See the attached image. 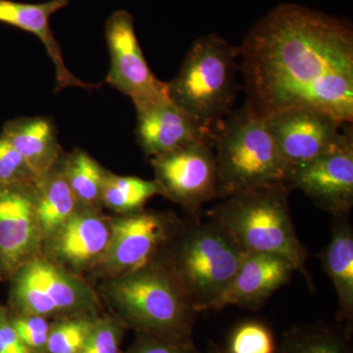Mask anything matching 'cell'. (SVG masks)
I'll return each mask as SVG.
<instances>
[{"label":"cell","instance_id":"cell-1","mask_svg":"<svg viewBox=\"0 0 353 353\" xmlns=\"http://www.w3.org/2000/svg\"><path fill=\"white\" fill-rule=\"evenodd\" d=\"M239 50L246 106L259 117L306 108L352 124L350 21L299 4H280L255 23Z\"/></svg>","mask_w":353,"mask_h":353},{"label":"cell","instance_id":"cell-2","mask_svg":"<svg viewBox=\"0 0 353 353\" xmlns=\"http://www.w3.org/2000/svg\"><path fill=\"white\" fill-rule=\"evenodd\" d=\"M245 253H268L289 260L311 283L308 252L290 217L289 187L268 185L225 197L209 213Z\"/></svg>","mask_w":353,"mask_h":353},{"label":"cell","instance_id":"cell-3","mask_svg":"<svg viewBox=\"0 0 353 353\" xmlns=\"http://www.w3.org/2000/svg\"><path fill=\"white\" fill-rule=\"evenodd\" d=\"M245 254L214 220H196L181 224L159 260L201 313L226 289Z\"/></svg>","mask_w":353,"mask_h":353},{"label":"cell","instance_id":"cell-4","mask_svg":"<svg viewBox=\"0 0 353 353\" xmlns=\"http://www.w3.org/2000/svg\"><path fill=\"white\" fill-rule=\"evenodd\" d=\"M105 292L118 317L138 334L192 341L196 309L159 259L109 279Z\"/></svg>","mask_w":353,"mask_h":353},{"label":"cell","instance_id":"cell-5","mask_svg":"<svg viewBox=\"0 0 353 353\" xmlns=\"http://www.w3.org/2000/svg\"><path fill=\"white\" fill-rule=\"evenodd\" d=\"M216 146L221 197L284 185L290 188V168L279 152L264 118L248 106L230 113L211 132Z\"/></svg>","mask_w":353,"mask_h":353},{"label":"cell","instance_id":"cell-6","mask_svg":"<svg viewBox=\"0 0 353 353\" xmlns=\"http://www.w3.org/2000/svg\"><path fill=\"white\" fill-rule=\"evenodd\" d=\"M240 50L217 34L197 39L178 75L167 83L169 97L209 134L229 115L236 97Z\"/></svg>","mask_w":353,"mask_h":353},{"label":"cell","instance_id":"cell-7","mask_svg":"<svg viewBox=\"0 0 353 353\" xmlns=\"http://www.w3.org/2000/svg\"><path fill=\"white\" fill-rule=\"evenodd\" d=\"M11 313L57 320L97 313L99 301L78 274L48 259L43 252L26 262L9 279Z\"/></svg>","mask_w":353,"mask_h":353},{"label":"cell","instance_id":"cell-8","mask_svg":"<svg viewBox=\"0 0 353 353\" xmlns=\"http://www.w3.org/2000/svg\"><path fill=\"white\" fill-rule=\"evenodd\" d=\"M112 234L97 268L109 279L138 271L157 261L182 223L170 213L137 211L111 218Z\"/></svg>","mask_w":353,"mask_h":353},{"label":"cell","instance_id":"cell-9","mask_svg":"<svg viewBox=\"0 0 353 353\" xmlns=\"http://www.w3.org/2000/svg\"><path fill=\"white\" fill-rule=\"evenodd\" d=\"M209 141H196L150 158L163 196L196 213L206 202L221 197L219 175Z\"/></svg>","mask_w":353,"mask_h":353},{"label":"cell","instance_id":"cell-10","mask_svg":"<svg viewBox=\"0 0 353 353\" xmlns=\"http://www.w3.org/2000/svg\"><path fill=\"white\" fill-rule=\"evenodd\" d=\"M104 36L110 54L105 83L129 97L134 106L169 97L167 83L157 79L148 67L131 14L125 10L111 14Z\"/></svg>","mask_w":353,"mask_h":353},{"label":"cell","instance_id":"cell-11","mask_svg":"<svg viewBox=\"0 0 353 353\" xmlns=\"http://www.w3.org/2000/svg\"><path fill=\"white\" fill-rule=\"evenodd\" d=\"M289 185L301 190L334 217L350 215L353 206L352 130L345 129L333 148L312 161L290 169Z\"/></svg>","mask_w":353,"mask_h":353},{"label":"cell","instance_id":"cell-12","mask_svg":"<svg viewBox=\"0 0 353 353\" xmlns=\"http://www.w3.org/2000/svg\"><path fill=\"white\" fill-rule=\"evenodd\" d=\"M36 188L0 187V271L4 280L43 252Z\"/></svg>","mask_w":353,"mask_h":353},{"label":"cell","instance_id":"cell-13","mask_svg":"<svg viewBox=\"0 0 353 353\" xmlns=\"http://www.w3.org/2000/svg\"><path fill=\"white\" fill-rule=\"evenodd\" d=\"M279 152L290 168L301 166L333 148L343 125L332 116L306 108H292L264 118Z\"/></svg>","mask_w":353,"mask_h":353},{"label":"cell","instance_id":"cell-14","mask_svg":"<svg viewBox=\"0 0 353 353\" xmlns=\"http://www.w3.org/2000/svg\"><path fill=\"white\" fill-rule=\"evenodd\" d=\"M112 234V221L101 209L81 206L59 230L44 241L43 253L67 270L80 275L101 263Z\"/></svg>","mask_w":353,"mask_h":353},{"label":"cell","instance_id":"cell-15","mask_svg":"<svg viewBox=\"0 0 353 353\" xmlns=\"http://www.w3.org/2000/svg\"><path fill=\"white\" fill-rule=\"evenodd\" d=\"M136 136L148 157L153 158L196 143L210 141V134L202 129L170 97L134 106Z\"/></svg>","mask_w":353,"mask_h":353},{"label":"cell","instance_id":"cell-16","mask_svg":"<svg viewBox=\"0 0 353 353\" xmlns=\"http://www.w3.org/2000/svg\"><path fill=\"white\" fill-rule=\"evenodd\" d=\"M289 260L268 253H246L231 282L209 310L227 306L255 309L287 285L296 272Z\"/></svg>","mask_w":353,"mask_h":353},{"label":"cell","instance_id":"cell-17","mask_svg":"<svg viewBox=\"0 0 353 353\" xmlns=\"http://www.w3.org/2000/svg\"><path fill=\"white\" fill-rule=\"evenodd\" d=\"M70 0H50L41 3H27L0 0V23L34 34L43 43L57 72V90L68 87L92 88L74 76L65 65L61 48L50 27L52 15L69 6Z\"/></svg>","mask_w":353,"mask_h":353},{"label":"cell","instance_id":"cell-18","mask_svg":"<svg viewBox=\"0 0 353 353\" xmlns=\"http://www.w3.org/2000/svg\"><path fill=\"white\" fill-rule=\"evenodd\" d=\"M350 215L334 216L331 240L320 254L339 301L336 318L352 338L353 330V231Z\"/></svg>","mask_w":353,"mask_h":353},{"label":"cell","instance_id":"cell-19","mask_svg":"<svg viewBox=\"0 0 353 353\" xmlns=\"http://www.w3.org/2000/svg\"><path fill=\"white\" fill-rule=\"evenodd\" d=\"M2 134L24 157L39 180L57 164L64 154L53 121L43 116L8 121Z\"/></svg>","mask_w":353,"mask_h":353},{"label":"cell","instance_id":"cell-20","mask_svg":"<svg viewBox=\"0 0 353 353\" xmlns=\"http://www.w3.org/2000/svg\"><path fill=\"white\" fill-rule=\"evenodd\" d=\"M63 155L37 183L36 212L43 243L81 208L65 176L62 165Z\"/></svg>","mask_w":353,"mask_h":353},{"label":"cell","instance_id":"cell-21","mask_svg":"<svg viewBox=\"0 0 353 353\" xmlns=\"http://www.w3.org/2000/svg\"><path fill=\"white\" fill-rule=\"evenodd\" d=\"M350 340L341 326L297 325L283 334L276 353H352Z\"/></svg>","mask_w":353,"mask_h":353},{"label":"cell","instance_id":"cell-22","mask_svg":"<svg viewBox=\"0 0 353 353\" xmlns=\"http://www.w3.org/2000/svg\"><path fill=\"white\" fill-rule=\"evenodd\" d=\"M62 165L67 183L79 205L101 209L102 188L108 170L81 148L64 154Z\"/></svg>","mask_w":353,"mask_h":353},{"label":"cell","instance_id":"cell-23","mask_svg":"<svg viewBox=\"0 0 353 353\" xmlns=\"http://www.w3.org/2000/svg\"><path fill=\"white\" fill-rule=\"evenodd\" d=\"M155 196H163L159 183L139 176H118L108 171L101 192V208L119 215L145 209L146 202Z\"/></svg>","mask_w":353,"mask_h":353},{"label":"cell","instance_id":"cell-24","mask_svg":"<svg viewBox=\"0 0 353 353\" xmlns=\"http://www.w3.org/2000/svg\"><path fill=\"white\" fill-rule=\"evenodd\" d=\"M97 318V313H90L53 320L46 353L80 352Z\"/></svg>","mask_w":353,"mask_h":353},{"label":"cell","instance_id":"cell-25","mask_svg":"<svg viewBox=\"0 0 353 353\" xmlns=\"http://www.w3.org/2000/svg\"><path fill=\"white\" fill-rule=\"evenodd\" d=\"M278 343L268 325L259 320H245L236 325L229 336L225 353H276Z\"/></svg>","mask_w":353,"mask_h":353},{"label":"cell","instance_id":"cell-26","mask_svg":"<svg viewBox=\"0 0 353 353\" xmlns=\"http://www.w3.org/2000/svg\"><path fill=\"white\" fill-rule=\"evenodd\" d=\"M39 181L24 157L0 134V187H34Z\"/></svg>","mask_w":353,"mask_h":353},{"label":"cell","instance_id":"cell-27","mask_svg":"<svg viewBox=\"0 0 353 353\" xmlns=\"http://www.w3.org/2000/svg\"><path fill=\"white\" fill-rule=\"evenodd\" d=\"M128 327L117 315L99 316L94 328L79 353H120Z\"/></svg>","mask_w":353,"mask_h":353},{"label":"cell","instance_id":"cell-28","mask_svg":"<svg viewBox=\"0 0 353 353\" xmlns=\"http://www.w3.org/2000/svg\"><path fill=\"white\" fill-rule=\"evenodd\" d=\"M9 313L14 329L26 347L32 353H46L52 321L41 316Z\"/></svg>","mask_w":353,"mask_h":353},{"label":"cell","instance_id":"cell-29","mask_svg":"<svg viewBox=\"0 0 353 353\" xmlns=\"http://www.w3.org/2000/svg\"><path fill=\"white\" fill-rule=\"evenodd\" d=\"M125 353H201L192 341L172 340L152 334H138V339Z\"/></svg>","mask_w":353,"mask_h":353},{"label":"cell","instance_id":"cell-30","mask_svg":"<svg viewBox=\"0 0 353 353\" xmlns=\"http://www.w3.org/2000/svg\"><path fill=\"white\" fill-rule=\"evenodd\" d=\"M0 353H32L16 333L7 306L0 304Z\"/></svg>","mask_w":353,"mask_h":353},{"label":"cell","instance_id":"cell-31","mask_svg":"<svg viewBox=\"0 0 353 353\" xmlns=\"http://www.w3.org/2000/svg\"><path fill=\"white\" fill-rule=\"evenodd\" d=\"M203 353H225V352L223 348L218 347V345H212L208 348V352Z\"/></svg>","mask_w":353,"mask_h":353},{"label":"cell","instance_id":"cell-32","mask_svg":"<svg viewBox=\"0 0 353 353\" xmlns=\"http://www.w3.org/2000/svg\"><path fill=\"white\" fill-rule=\"evenodd\" d=\"M3 280H4L3 276H2L1 271H0V281H3Z\"/></svg>","mask_w":353,"mask_h":353}]
</instances>
